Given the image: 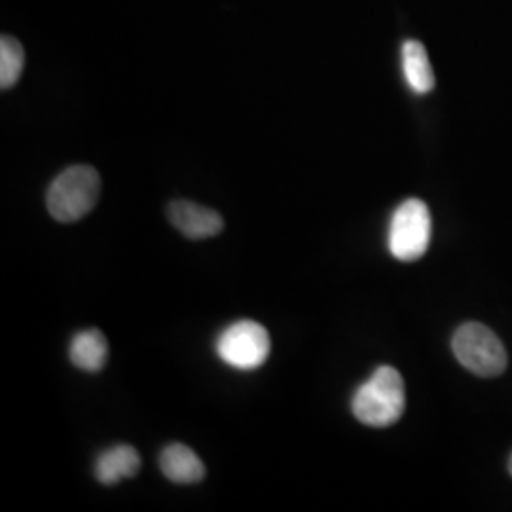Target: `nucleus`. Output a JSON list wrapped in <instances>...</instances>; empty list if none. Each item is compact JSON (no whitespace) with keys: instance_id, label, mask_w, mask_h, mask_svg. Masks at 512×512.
Here are the masks:
<instances>
[{"instance_id":"7","label":"nucleus","mask_w":512,"mask_h":512,"mask_svg":"<svg viewBox=\"0 0 512 512\" xmlns=\"http://www.w3.org/2000/svg\"><path fill=\"white\" fill-rule=\"evenodd\" d=\"M160 469L165 478L175 484H198L205 476V465L200 456L181 442L165 446L160 454Z\"/></svg>"},{"instance_id":"8","label":"nucleus","mask_w":512,"mask_h":512,"mask_svg":"<svg viewBox=\"0 0 512 512\" xmlns=\"http://www.w3.org/2000/svg\"><path fill=\"white\" fill-rule=\"evenodd\" d=\"M141 469V458L139 452L128 446V444H118L105 450L97 461H95V478L105 484V486H114L122 478H133Z\"/></svg>"},{"instance_id":"10","label":"nucleus","mask_w":512,"mask_h":512,"mask_svg":"<svg viewBox=\"0 0 512 512\" xmlns=\"http://www.w3.org/2000/svg\"><path fill=\"white\" fill-rule=\"evenodd\" d=\"M403 73L412 92L423 95L435 88V73L431 69L429 55L418 40H406L403 44Z\"/></svg>"},{"instance_id":"6","label":"nucleus","mask_w":512,"mask_h":512,"mask_svg":"<svg viewBox=\"0 0 512 512\" xmlns=\"http://www.w3.org/2000/svg\"><path fill=\"white\" fill-rule=\"evenodd\" d=\"M167 219L183 236L190 239L213 238L219 236L224 228V220L217 211L186 200L169 203Z\"/></svg>"},{"instance_id":"12","label":"nucleus","mask_w":512,"mask_h":512,"mask_svg":"<svg viewBox=\"0 0 512 512\" xmlns=\"http://www.w3.org/2000/svg\"><path fill=\"white\" fill-rule=\"evenodd\" d=\"M509 473H511V476H512V454H511V458H509Z\"/></svg>"},{"instance_id":"1","label":"nucleus","mask_w":512,"mask_h":512,"mask_svg":"<svg viewBox=\"0 0 512 512\" xmlns=\"http://www.w3.org/2000/svg\"><path fill=\"white\" fill-rule=\"evenodd\" d=\"M406 389L403 376L393 366H380L351 401L353 416L368 427L384 429L403 418Z\"/></svg>"},{"instance_id":"4","label":"nucleus","mask_w":512,"mask_h":512,"mask_svg":"<svg viewBox=\"0 0 512 512\" xmlns=\"http://www.w3.org/2000/svg\"><path fill=\"white\" fill-rule=\"evenodd\" d=\"M431 243V213L421 200H406L397 207L389 222L387 247L401 262H414Z\"/></svg>"},{"instance_id":"2","label":"nucleus","mask_w":512,"mask_h":512,"mask_svg":"<svg viewBox=\"0 0 512 512\" xmlns=\"http://www.w3.org/2000/svg\"><path fill=\"white\" fill-rule=\"evenodd\" d=\"M101 196V177L92 165H71L59 173L46 194L48 213L57 222L84 219Z\"/></svg>"},{"instance_id":"5","label":"nucleus","mask_w":512,"mask_h":512,"mask_svg":"<svg viewBox=\"0 0 512 512\" xmlns=\"http://www.w3.org/2000/svg\"><path fill=\"white\" fill-rule=\"evenodd\" d=\"M270 334L256 321H238L220 332L217 355L236 370H256L270 357Z\"/></svg>"},{"instance_id":"3","label":"nucleus","mask_w":512,"mask_h":512,"mask_svg":"<svg viewBox=\"0 0 512 512\" xmlns=\"http://www.w3.org/2000/svg\"><path fill=\"white\" fill-rule=\"evenodd\" d=\"M452 349L459 361L476 376L495 378L507 368V351L501 340L482 323L461 325L454 338Z\"/></svg>"},{"instance_id":"9","label":"nucleus","mask_w":512,"mask_h":512,"mask_svg":"<svg viewBox=\"0 0 512 512\" xmlns=\"http://www.w3.org/2000/svg\"><path fill=\"white\" fill-rule=\"evenodd\" d=\"M69 359L84 372H99L109 359V344L101 330L78 332L69 346Z\"/></svg>"},{"instance_id":"11","label":"nucleus","mask_w":512,"mask_h":512,"mask_svg":"<svg viewBox=\"0 0 512 512\" xmlns=\"http://www.w3.org/2000/svg\"><path fill=\"white\" fill-rule=\"evenodd\" d=\"M25 67V52L16 38H0V88L8 90L19 80Z\"/></svg>"}]
</instances>
